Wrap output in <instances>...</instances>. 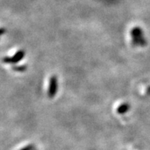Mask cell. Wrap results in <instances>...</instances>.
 Segmentation results:
<instances>
[{"label":"cell","mask_w":150,"mask_h":150,"mask_svg":"<svg viewBox=\"0 0 150 150\" xmlns=\"http://www.w3.org/2000/svg\"><path fill=\"white\" fill-rule=\"evenodd\" d=\"M131 37H132V45L135 47H137V46L145 47L147 45L143 31L138 26L134 27L131 30Z\"/></svg>","instance_id":"6da1fadb"},{"label":"cell","mask_w":150,"mask_h":150,"mask_svg":"<svg viewBox=\"0 0 150 150\" xmlns=\"http://www.w3.org/2000/svg\"><path fill=\"white\" fill-rule=\"evenodd\" d=\"M25 56V52L24 50H19L13 56H6L2 58L5 64H16L23 59Z\"/></svg>","instance_id":"7a4b0ae2"},{"label":"cell","mask_w":150,"mask_h":150,"mask_svg":"<svg viewBox=\"0 0 150 150\" xmlns=\"http://www.w3.org/2000/svg\"><path fill=\"white\" fill-rule=\"evenodd\" d=\"M58 90V81L56 75H53L49 80V86L47 91V96L49 98H54L55 97Z\"/></svg>","instance_id":"3957f363"},{"label":"cell","mask_w":150,"mask_h":150,"mask_svg":"<svg viewBox=\"0 0 150 150\" xmlns=\"http://www.w3.org/2000/svg\"><path fill=\"white\" fill-rule=\"evenodd\" d=\"M130 109V105L128 103H123L120 105V107L117 108V111L119 114H124Z\"/></svg>","instance_id":"277c9868"},{"label":"cell","mask_w":150,"mask_h":150,"mask_svg":"<svg viewBox=\"0 0 150 150\" xmlns=\"http://www.w3.org/2000/svg\"><path fill=\"white\" fill-rule=\"evenodd\" d=\"M12 70L15 71H17V72H25L27 70V66H14V67H12Z\"/></svg>","instance_id":"5b68a950"},{"label":"cell","mask_w":150,"mask_h":150,"mask_svg":"<svg viewBox=\"0 0 150 150\" xmlns=\"http://www.w3.org/2000/svg\"><path fill=\"white\" fill-rule=\"evenodd\" d=\"M32 149H33V146H26V147H25V148L22 149L21 150H32Z\"/></svg>","instance_id":"8992f818"},{"label":"cell","mask_w":150,"mask_h":150,"mask_svg":"<svg viewBox=\"0 0 150 150\" xmlns=\"http://www.w3.org/2000/svg\"><path fill=\"white\" fill-rule=\"evenodd\" d=\"M4 33H5V29L3 28H2V29H1V34H2V35H3Z\"/></svg>","instance_id":"52a82bcc"},{"label":"cell","mask_w":150,"mask_h":150,"mask_svg":"<svg viewBox=\"0 0 150 150\" xmlns=\"http://www.w3.org/2000/svg\"><path fill=\"white\" fill-rule=\"evenodd\" d=\"M147 91V93L150 95V87H148V89H147V91Z\"/></svg>","instance_id":"ba28073f"}]
</instances>
